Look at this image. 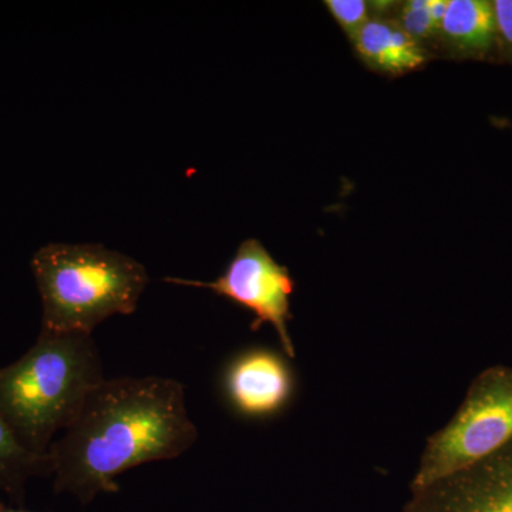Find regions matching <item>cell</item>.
I'll return each mask as SVG.
<instances>
[{
	"instance_id": "cell-1",
	"label": "cell",
	"mask_w": 512,
	"mask_h": 512,
	"mask_svg": "<svg viewBox=\"0 0 512 512\" xmlns=\"http://www.w3.org/2000/svg\"><path fill=\"white\" fill-rule=\"evenodd\" d=\"M198 430L188 414L184 386L170 377L104 379L82 413L50 447L56 493L83 504L117 493V477L190 450Z\"/></svg>"
},
{
	"instance_id": "cell-2",
	"label": "cell",
	"mask_w": 512,
	"mask_h": 512,
	"mask_svg": "<svg viewBox=\"0 0 512 512\" xmlns=\"http://www.w3.org/2000/svg\"><path fill=\"white\" fill-rule=\"evenodd\" d=\"M104 379L92 336L42 330L25 355L0 367V416L26 450L46 457Z\"/></svg>"
},
{
	"instance_id": "cell-3",
	"label": "cell",
	"mask_w": 512,
	"mask_h": 512,
	"mask_svg": "<svg viewBox=\"0 0 512 512\" xmlns=\"http://www.w3.org/2000/svg\"><path fill=\"white\" fill-rule=\"evenodd\" d=\"M42 330L92 336L114 315H131L148 284L146 266L99 244H49L33 255Z\"/></svg>"
},
{
	"instance_id": "cell-4",
	"label": "cell",
	"mask_w": 512,
	"mask_h": 512,
	"mask_svg": "<svg viewBox=\"0 0 512 512\" xmlns=\"http://www.w3.org/2000/svg\"><path fill=\"white\" fill-rule=\"evenodd\" d=\"M512 439V367L483 370L468 387L453 419L427 440L410 490L464 470Z\"/></svg>"
},
{
	"instance_id": "cell-5",
	"label": "cell",
	"mask_w": 512,
	"mask_h": 512,
	"mask_svg": "<svg viewBox=\"0 0 512 512\" xmlns=\"http://www.w3.org/2000/svg\"><path fill=\"white\" fill-rule=\"evenodd\" d=\"M168 284L210 289L215 295L244 306L255 315L252 330L269 323L275 329L282 350L289 359L296 356L288 322L291 320L293 279L286 266L278 264L274 256L258 239L248 238L239 245L224 274L214 281L165 278Z\"/></svg>"
},
{
	"instance_id": "cell-6",
	"label": "cell",
	"mask_w": 512,
	"mask_h": 512,
	"mask_svg": "<svg viewBox=\"0 0 512 512\" xmlns=\"http://www.w3.org/2000/svg\"><path fill=\"white\" fill-rule=\"evenodd\" d=\"M403 512H512V439L473 466L410 490Z\"/></svg>"
},
{
	"instance_id": "cell-7",
	"label": "cell",
	"mask_w": 512,
	"mask_h": 512,
	"mask_svg": "<svg viewBox=\"0 0 512 512\" xmlns=\"http://www.w3.org/2000/svg\"><path fill=\"white\" fill-rule=\"evenodd\" d=\"M225 393L239 413L271 416L288 402L291 370L281 356L266 349L248 350L229 363L224 375Z\"/></svg>"
},
{
	"instance_id": "cell-8",
	"label": "cell",
	"mask_w": 512,
	"mask_h": 512,
	"mask_svg": "<svg viewBox=\"0 0 512 512\" xmlns=\"http://www.w3.org/2000/svg\"><path fill=\"white\" fill-rule=\"evenodd\" d=\"M352 42L363 63L375 72L400 76L427 62L426 50L394 20L370 19Z\"/></svg>"
},
{
	"instance_id": "cell-9",
	"label": "cell",
	"mask_w": 512,
	"mask_h": 512,
	"mask_svg": "<svg viewBox=\"0 0 512 512\" xmlns=\"http://www.w3.org/2000/svg\"><path fill=\"white\" fill-rule=\"evenodd\" d=\"M439 36L448 49L460 55L487 53L497 36L493 2L448 0Z\"/></svg>"
},
{
	"instance_id": "cell-10",
	"label": "cell",
	"mask_w": 512,
	"mask_h": 512,
	"mask_svg": "<svg viewBox=\"0 0 512 512\" xmlns=\"http://www.w3.org/2000/svg\"><path fill=\"white\" fill-rule=\"evenodd\" d=\"M36 476H52L49 456L26 450L0 416V490L22 503L26 483Z\"/></svg>"
},
{
	"instance_id": "cell-11",
	"label": "cell",
	"mask_w": 512,
	"mask_h": 512,
	"mask_svg": "<svg viewBox=\"0 0 512 512\" xmlns=\"http://www.w3.org/2000/svg\"><path fill=\"white\" fill-rule=\"evenodd\" d=\"M448 0H410L400 12L399 25L416 42L439 36Z\"/></svg>"
},
{
	"instance_id": "cell-12",
	"label": "cell",
	"mask_w": 512,
	"mask_h": 512,
	"mask_svg": "<svg viewBox=\"0 0 512 512\" xmlns=\"http://www.w3.org/2000/svg\"><path fill=\"white\" fill-rule=\"evenodd\" d=\"M325 5L352 40L370 20L369 3L363 0H326Z\"/></svg>"
},
{
	"instance_id": "cell-13",
	"label": "cell",
	"mask_w": 512,
	"mask_h": 512,
	"mask_svg": "<svg viewBox=\"0 0 512 512\" xmlns=\"http://www.w3.org/2000/svg\"><path fill=\"white\" fill-rule=\"evenodd\" d=\"M493 5L497 35L512 52V0H497Z\"/></svg>"
},
{
	"instance_id": "cell-14",
	"label": "cell",
	"mask_w": 512,
	"mask_h": 512,
	"mask_svg": "<svg viewBox=\"0 0 512 512\" xmlns=\"http://www.w3.org/2000/svg\"><path fill=\"white\" fill-rule=\"evenodd\" d=\"M0 512H36L25 510V508H12L8 507V505L0 503Z\"/></svg>"
}]
</instances>
